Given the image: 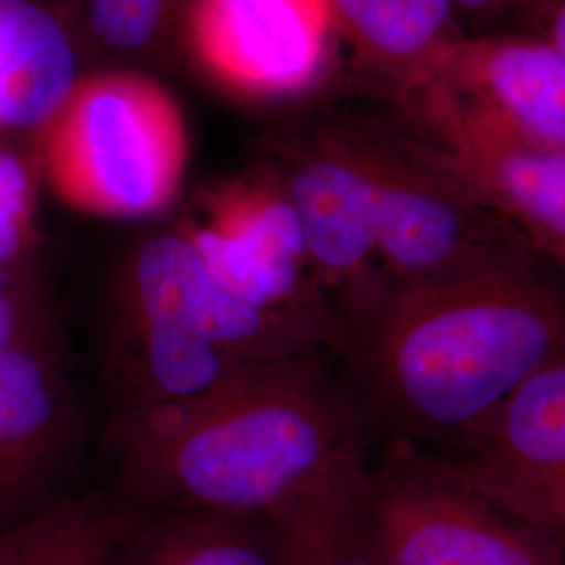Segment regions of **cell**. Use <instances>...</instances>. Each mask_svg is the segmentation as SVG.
<instances>
[{
	"label": "cell",
	"mask_w": 565,
	"mask_h": 565,
	"mask_svg": "<svg viewBox=\"0 0 565 565\" xmlns=\"http://www.w3.org/2000/svg\"><path fill=\"white\" fill-rule=\"evenodd\" d=\"M329 354L373 443L446 455L565 356V273L524 252L445 277L390 282L333 327Z\"/></svg>",
	"instance_id": "cell-1"
},
{
	"label": "cell",
	"mask_w": 565,
	"mask_h": 565,
	"mask_svg": "<svg viewBox=\"0 0 565 565\" xmlns=\"http://www.w3.org/2000/svg\"><path fill=\"white\" fill-rule=\"evenodd\" d=\"M116 492L147 513L270 518L371 459L363 408L329 352L245 364L168 403L114 411Z\"/></svg>",
	"instance_id": "cell-2"
},
{
	"label": "cell",
	"mask_w": 565,
	"mask_h": 565,
	"mask_svg": "<svg viewBox=\"0 0 565 565\" xmlns=\"http://www.w3.org/2000/svg\"><path fill=\"white\" fill-rule=\"evenodd\" d=\"M327 306L264 310L207 273L186 233L142 242L109 300L107 369L116 411L195 394L245 364L329 352Z\"/></svg>",
	"instance_id": "cell-3"
},
{
	"label": "cell",
	"mask_w": 565,
	"mask_h": 565,
	"mask_svg": "<svg viewBox=\"0 0 565 565\" xmlns=\"http://www.w3.org/2000/svg\"><path fill=\"white\" fill-rule=\"evenodd\" d=\"M366 509L387 565H565L562 546L419 446H380Z\"/></svg>",
	"instance_id": "cell-4"
},
{
	"label": "cell",
	"mask_w": 565,
	"mask_h": 565,
	"mask_svg": "<svg viewBox=\"0 0 565 565\" xmlns=\"http://www.w3.org/2000/svg\"><path fill=\"white\" fill-rule=\"evenodd\" d=\"M49 168L61 193L86 210L147 216L172 200L182 168L177 120L137 82L88 86L51 120Z\"/></svg>",
	"instance_id": "cell-5"
},
{
	"label": "cell",
	"mask_w": 565,
	"mask_h": 565,
	"mask_svg": "<svg viewBox=\"0 0 565 565\" xmlns=\"http://www.w3.org/2000/svg\"><path fill=\"white\" fill-rule=\"evenodd\" d=\"M361 153L371 179L377 258L387 281L436 279L534 249L419 142L394 149L363 145Z\"/></svg>",
	"instance_id": "cell-6"
},
{
	"label": "cell",
	"mask_w": 565,
	"mask_h": 565,
	"mask_svg": "<svg viewBox=\"0 0 565 565\" xmlns=\"http://www.w3.org/2000/svg\"><path fill=\"white\" fill-rule=\"evenodd\" d=\"M86 438L57 335L0 359V534L70 492Z\"/></svg>",
	"instance_id": "cell-7"
},
{
	"label": "cell",
	"mask_w": 565,
	"mask_h": 565,
	"mask_svg": "<svg viewBox=\"0 0 565 565\" xmlns=\"http://www.w3.org/2000/svg\"><path fill=\"white\" fill-rule=\"evenodd\" d=\"M440 457L565 551V356L532 375Z\"/></svg>",
	"instance_id": "cell-8"
},
{
	"label": "cell",
	"mask_w": 565,
	"mask_h": 565,
	"mask_svg": "<svg viewBox=\"0 0 565 565\" xmlns=\"http://www.w3.org/2000/svg\"><path fill=\"white\" fill-rule=\"evenodd\" d=\"M413 105L415 141L565 273V149L513 139L425 95H413Z\"/></svg>",
	"instance_id": "cell-9"
},
{
	"label": "cell",
	"mask_w": 565,
	"mask_h": 565,
	"mask_svg": "<svg viewBox=\"0 0 565 565\" xmlns=\"http://www.w3.org/2000/svg\"><path fill=\"white\" fill-rule=\"evenodd\" d=\"M520 141L565 149V61L530 30L467 32L408 90Z\"/></svg>",
	"instance_id": "cell-10"
},
{
	"label": "cell",
	"mask_w": 565,
	"mask_h": 565,
	"mask_svg": "<svg viewBox=\"0 0 565 565\" xmlns=\"http://www.w3.org/2000/svg\"><path fill=\"white\" fill-rule=\"evenodd\" d=\"M285 193L335 327L390 287L377 258L371 179L361 147L331 145L306 158L289 174Z\"/></svg>",
	"instance_id": "cell-11"
},
{
	"label": "cell",
	"mask_w": 565,
	"mask_h": 565,
	"mask_svg": "<svg viewBox=\"0 0 565 565\" xmlns=\"http://www.w3.org/2000/svg\"><path fill=\"white\" fill-rule=\"evenodd\" d=\"M186 237L212 279L243 302L264 310L329 308L285 191L223 198L212 205L210 221L191 228Z\"/></svg>",
	"instance_id": "cell-12"
},
{
	"label": "cell",
	"mask_w": 565,
	"mask_h": 565,
	"mask_svg": "<svg viewBox=\"0 0 565 565\" xmlns=\"http://www.w3.org/2000/svg\"><path fill=\"white\" fill-rule=\"evenodd\" d=\"M324 11V0H205L203 46L237 81L298 88L323 63Z\"/></svg>",
	"instance_id": "cell-13"
},
{
	"label": "cell",
	"mask_w": 565,
	"mask_h": 565,
	"mask_svg": "<svg viewBox=\"0 0 565 565\" xmlns=\"http://www.w3.org/2000/svg\"><path fill=\"white\" fill-rule=\"evenodd\" d=\"M76 86V53L60 21L32 0H0V128L53 120Z\"/></svg>",
	"instance_id": "cell-14"
},
{
	"label": "cell",
	"mask_w": 565,
	"mask_h": 565,
	"mask_svg": "<svg viewBox=\"0 0 565 565\" xmlns=\"http://www.w3.org/2000/svg\"><path fill=\"white\" fill-rule=\"evenodd\" d=\"M369 461L329 476L270 515L281 565H387L366 509Z\"/></svg>",
	"instance_id": "cell-15"
},
{
	"label": "cell",
	"mask_w": 565,
	"mask_h": 565,
	"mask_svg": "<svg viewBox=\"0 0 565 565\" xmlns=\"http://www.w3.org/2000/svg\"><path fill=\"white\" fill-rule=\"evenodd\" d=\"M149 515L116 490L70 492L0 534V565H103Z\"/></svg>",
	"instance_id": "cell-16"
},
{
	"label": "cell",
	"mask_w": 565,
	"mask_h": 565,
	"mask_svg": "<svg viewBox=\"0 0 565 565\" xmlns=\"http://www.w3.org/2000/svg\"><path fill=\"white\" fill-rule=\"evenodd\" d=\"M103 565H281L270 518L153 513Z\"/></svg>",
	"instance_id": "cell-17"
},
{
	"label": "cell",
	"mask_w": 565,
	"mask_h": 565,
	"mask_svg": "<svg viewBox=\"0 0 565 565\" xmlns=\"http://www.w3.org/2000/svg\"><path fill=\"white\" fill-rule=\"evenodd\" d=\"M364 51L403 74L408 90L425 81L467 34L448 0H324Z\"/></svg>",
	"instance_id": "cell-18"
},
{
	"label": "cell",
	"mask_w": 565,
	"mask_h": 565,
	"mask_svg": "<svg viewBox=\"0 0 565 565\" xmlns=\"http://www.w3.org/2000/svg\"><path fill=\"white\" fill-rule=\"evenodd\" d=\"M34 235V177L25 158L0 145V275L28 268Z\"/></svg>",
	"instance_id": "cell-19"
},
{
	"label": "cell",
	"mask_w": 565,
	"mask_h": 565,
	"mask_svg": "<svg viewBox=\"0 0 565 565\" xmlns=\"http://www.w3.org/2000/svg\"><path fill=\"white\" fill-rule=\"evenodd\" d=\"M49 338H55V323L34 270L28 266L0 275V359Z\"/></svg>",
	"instance_id": "cell-20"
},
{
	"label": "cell",
	"mask_w": 565,
	"mask_h": 565,
	"mask_svg": "<svg viewBox=\"0 0 565 565\" xmlns=\"http://www.w3.org/2000/svg\"><path fill=\"white\" fill-rule=\"evenodd\" d=\"M163 0H88L93 32L114 49H137L156 32Z\"/></svg>",
	"instance_id": "cell-21"
},
{
	"label": "cell",
	"mask_w": 565,
	"mask_h": 565,
	"mask_svg": "<svg viewBox=\"0 0 565 565\" xmlns=\"http://www.w3.org/2000/svg\"><path fill=\"white\" fill-rule=\"evenodd\" d=\"M461 21H471L478 25V32L499 30L501 21H520L518 0H448Z\"/></svg>",
	"instance_id": "cell-22"
},
{
	"label": "cell",
	"mask_w": 565,
	"mask_h": 565,
	"mask_svg": "<svg viewBox=\"0 0 565 565\" xmlns=\"http://www.w3.org/2000/svg\"><path fill=\"white\" fill-rule=\"evenodd\" d=\"M527 30L551 42L565 61V0H545Z\"/></svg>",
	"instance_id": "cell-23"
},
{
	"label": "cell",
	"mask_w": 565,
	"mask_h": 565,
	"mask_svg": "<svg viewBox=\"0 0 565 565\" xmlns=\"http://www.w3.org/2000/svg\"><path fill=\"white\" fill-rule=\"evenodd\" d=\"M520 2V30H527L530 23L534 20V15L539 13V9L545 4V0H518Z\"/></svg>",
	"instance_id": "cell-24"
}]
</instances>
